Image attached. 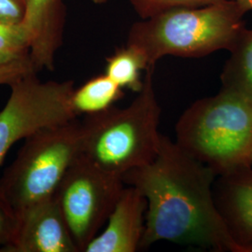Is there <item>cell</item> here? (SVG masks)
I'll return each mask as SVG.
<instances>
[{
	"label": "cell",
	"instance_id": "e0dca14e",
	"mask_svg": "<svg viewBox=\"0 0 252 252\" xmlns=\"http://www.w3.org/2000/svg\"><path fill=\"white\" fill-rule=\"evenodd\" d=\"M18 226V214L0 191V252L12 241Z\"/></svg>",
	"mask_w": 252,
	"mask_h": 252
},
{
	"label": "cell",
	"instance_id": "4fadbf2b",
	"mask_svg": "<svg viewBox=\"0 0 252 252\" xmlns=\"http://www.w3.org/2000/svg\"><path fill=\"white\" fill-rule=\"evenodd\" d=\"M124 94V89L103 74L73 91L71 107L77 116L93 115L111 108Z\"/></svg>",
	"mask_w": 252,
	"mask_h": 252
},
{
	"label": "cell",
	"instance_id": "8fae6325",
	"mask_svg": "<svg viewBox=\"0 0 252 252\" xmlns=\"http://www.w3.org/2000/svg\"><path fill=\"white\" fill-rule=\"evenodd\" d=\"M214 196L234 239L252 252V166L217 177Z\"/></svg>",
	"mask_w": 252,
	"mask_h": 252
},
{
	"label": "cell",
	"instance_id": "5b68a950",
	"mask_svg": "<svg viewBox=\"0 0 252 252\" xmlns=\"http://www.w3.org/2000/svg\"><path fill=\"white\" fill-rule=\"evenodd\" d=\"M14 162L0 179V191L19 214L53 196L81 156V122L77 119L39 129L25 139Z\"/></svg>",
	"mask_w": 252,
	"mask_h": 252
},
{
	"label": "cell",
	"instance_id": "7c38bea8",
	"mask_svg": "<svg viewBox=\"0 0 252 252\" xmlns=\"http://www.w3.org/2000/svg\"><path fill=\"white\" fill-rule=\"evenodd\" d=\"M220 76L221 89L252 104V29H244L229 51Z\"/></svg>",
	"mask_w": 252,
	"mask_h": 252
},
{
	"label": "cell",
	"instance_id": "44dd1931",
	"mask_svg": "<svg viewBox=\"0 0 252 252\" xmlns=\"http://www.w3.org/2000/svg\"><path fill=\"white\" fill-rule=\"evenodd\" d=\"M93 3L94 4H97V5H101V4H105L107 3L108 0H91Z\"/></svg>",
	"mask_w": 252,
	"mask_h": 252
},
{
	"label": "cell",
	"instance_id": "ba28073f",
	"mask_svg": "<svg viewBox=\"0 0 252 252\" xmlns=\"http://www.w3.org/2000/svg\"><path fill=\"white\" fill-rule=\"evenodd\" d=\"M2 252H80L54 194L19 213L16 233Z\"/></svg>",
	"mask_w": 252,
	"mask_h": 252
},
{
	"label": "cell",
	"instance_id": "277c9868",
	"mask_svg": "<svg viewBox=\"0 0 252 252\" xmlns=\"http://www.w3.org/2000/svg\"><path fill=\"white\" fill-rule=\"evenodd\" d=\"M175 142L217 177L252 167V103L222 89L193 102L177 123Z\"/></svg>",
	"mask_w": 252,
	"mask_h": 252
},
{
	"label": "cell",
	"instance_id": "5bb4252c",
	"mask_svg": "<svg viewBox=\"0 0 252 252\" xmlns=\"http://www.w3.org/2000/svg\"><path fill=\"white\" fill-rule=\"evenodd\" d=\"M149 67L144 54L134 46L126 44L107 58L105 74L121 88L138 93L144 83L142 71Z\"/></svg>",
	"mask_w": 252,
	"mask_h": 252
},
{
	"label": "cell",
	"instance_id": "9c48e42d",
	"mask_svg": "<svg viewBox=\"0 0 252 252\" xmlns=\"http://www.w3.org/2000/svg\"><path fill=\"white\" fill-rule=\"evenodd\" d=\"M147 200L134 186H125L107 220L105 230L84 252H135L140 250L147 212Z\"/></svg>",
	"mask_w": 252,
	"mask_h": 252
},
{
	"label": "cell",
	"instance_id": "ac0fdd59",
	"mask_svg": "<svg viewBox=\"0 0 252 252\" xmlns=\"http://www.w3.org/2000/svg\"><path fill=\"white\" fill-rule=\"evenodd\" d=\"M32 72H36V70L30 57L12 63L0 64V86H9Z\"/></svg>",
	"mask_w": 252,
	"mask_h": 252
},
{
	"label": "cell",
	"instance_id": "6da1fadb",
	"mask_svg": "<svg viewBox=\"0 0 252 252\" xmlns=\"http://www.w3.org/2000/svg\"><path fill=\"white\" fill-rule=\"evenodd\" d=\"M216 179L211 168L162 135L153 161L123 176L125 184L139 189L148 204L140 250L167 241L247 252L217 207Z\"/></svg>",
	"mask_w": 252,
	"mask_h": 252
},
{
	"label": "cell",
	"instance_id": "52a82bcc",
	"mask_svg": "<svg viewBox=\"0 0 252 252\" xmlns=\"http://www.w3.org/2000/svg\"><path fill=\"white\" fill-rule=\"evenodd\" d=\"M126 184L83 158L73 163L54 196L79 249L84 252L106 224Z\"/></svg>",
	"mask_w": 252,
	"mask_h": 252
},
{
	"label": "cell",
	"instance_id": "9a60e30c",
	"mask_svg": "<svg viewBox=\"0 0 252 252\" xmlns=\"http://www.w3.org/2000/svg\"><path fill=\"white\" fill-rule=\"evenodd\" d=\"M29 57L30 37L22 23L8 24L0 21V64Z\"/></svg>",
	"mask_w": 252,
	"mask_h": 252
},
{
	"label": "cell",
	"instance_id": "2e32d148",
	"mask_svg": "<svg viewBox=\"0 0 252 252\" xmlns=\"http://www.w3.org/2000/svg\"><path fill=\"white\" fill-rule=\"evenodd\" d=\"M222 0H130L133 8L141 19L179 8H201Z\"/></svg>",
	"mask_w": 252,
	"mask_h": 252
},
{
	"label": "cell",
	"instance_id": "8992f818",
	"mask_svg": "<svg viewBox=\"0 0 252 252\" xmlns=\"http://www.w3.org/2000/svg\"><path fill=\"white\" fill-rule=\"evenodd\" d=\"M9 87V99L0 110V165L19 140L77 118L71 107L72 81L44 82L32 72Z\"/></svg>",
	"mask_w": 252,
	"mask_h": 252
},
{
	"label": "cell",
	"instance_id": "ffe728a7",
	"mask_svg": "<svg viewBox=\"0 0 252 252\" xmlns=\"http://www.w3.org/2000/svg\"><path fill=\"white\" fill-rule=\"evenodd\" d=\"M239 6L241 7V9L247 13L248 11L252 10V0H235Z\"/></svg>",
	"mask_w": 252,
	"mask_h": 252
},
{
	"label": "cell",
	"instance_id": "3957f363",
	"mask_svg": "<svg viewBox=\"0 0 252 252\" xmlns=\"http://www.w3.org/2000/svg\"><path fill=\"white\" fill-rule=\"evenodd\" d=\"M245 14L235 0L201 8L169 9L135 23L127 44L144 54L150 66L167 55L198 58L230 51L246 28Z\"/></svg>",
	"mask_w": 252,
	"mask_h": 252
},
{
	"label": "cell",
	"instance_id": "d6986e66",
	"mask_svg": "<svg viewBox=\"0 0 252 252\" xmlns=\"http://www.w3.org/2000/svg\"><path fill=\"white\" fill-rule=\"evenodd\" d=\"M25 14V0H0V21L21 24Z\"/></svg>",
	"mask_w": 252,
	"mask_h": 252
},
{
	"label": "cell",
	"instance_id": "30bf717a",
	"mask_svg": "<svg viewBox=\"0 0 252 252\" xmlns=\"http://www.w3.org/2000/svg\"><path fill=\"white\" fill-rule=\"evenodd\" d=\"M65 8L63 0H25L22 25L30 37V57L36 72L53 71L62 45Z\"/></svg>",
	"mask_w": 252,
	"mask_h": 252
},
{
	"label": "cell",
	"instance_id": "7a4b0ae2",
	"mask_svg": "<svg viewBox=\"0 0 252 252\" xmlns=\"http://www.w3.org/2000/svg\"><path fill=\"white\" fill-rule=\"evenodd\" d=\"M154 67L145 71L143 87L129 106H112L81 122V158L123 179L156 157L162 135L161 108L153 87Z\"/></svg>",
	"mask_w": 252,
	"mask_h": 252
}]
</instances>
